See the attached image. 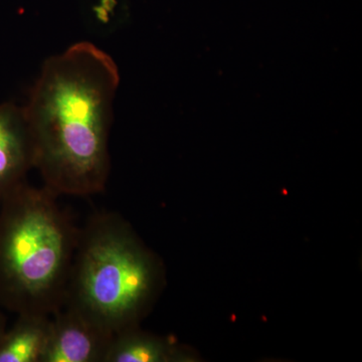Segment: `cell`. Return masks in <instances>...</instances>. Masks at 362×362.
Listing matches in <instances>:
<instances>
[{
	"instance_id": "1",
	"label": "cell",
	"mask_w": 362,
	"mask_h": 362,
	"mask_svg": "<svg viewBox=\"0 0 362 362\" xmlns=\"http://www.w3.org/2000/svg\"><path fill=\"white\" fill-rule=\"evenodd\" d=\"M119 83L115 61L92 42H76L45 59L23 110L33 168L58 197H89L106 187Z\"/></svg>"
},
{
	"instance_id": "2",
	"label": "cell",
	"mask_w": 362,
	"mask_h": 362,
	"mask_svg": "<svg viewBox=\"0 0 362 362\" xmlns=\"http://www.w3.org/2000/svg\"><path fill=\"white\" fill-rule=\"evenodd\" d=\"M57 197L23 182L0 199V305L16 314L63 304L78 230Z\"/></svg>"
},
{
	"instance_id": "3",
	"label": "cell",
	"mask_w": 362,
	"mask_h": 362,
	"mask_svg": "<svg viewBox=\"0 0 362 362\" xmlns=\"http://www.w3.org/2000/svg\"><path fill=\"white\" fill-rule=\"evenodd\" d=\"M160 264L115 213L78 230L63 304L112 335L137 327L161 283Z\"/></svg>"
},
{
	"instance_id": "4",
	"label": "cell",
	"mask_w": 362,
	"mask_h": 362,
	"mask_svg": "<svg viewBox=\"0 0 362 362\" xmlns=\"http://www.w3.org/2000/svg\"><path fill=\"white\" fill-rule=\"evenodd\" d=\"M114 335L76 309L52 314L51 334L40 362H104Z\"/></svg>"
},
{
	"instance_id": "5",
	"label": "cell",
	"mask_w": 362,
	"mask_h": 362,
	"mask_svg": "<svg viewBox=\"0 0 362 362\" xmlns=\"http://www.w3.org/2000/svg\"><path fill=\"white\" fill-rule=\"evenodd\" d=\"M33 168L32 134L23 107L0 104V199L25 182Z\"/></svg>"
},
{
	"instance_id": "6",
	"label": "cell",
	"mask_w": 362,
	"mask_h": 362,
	"mask_svg": "<svg viewBox=\"0 0 362 362\" xmlns=\"http://www.w3.org/2000/svg\"><path fill=\"white\" fill-rule=\"evenodd\" d=\"M190 358L187 350L137 326L114 335L104 362H185Z\"/></svg>"
},
{
	"instance_id": "7",
	"label": "cell",
	"mask_w": 362,
	"mask_h": 362,
	"mask_svg": "<svg viewBox=\"0 0 362 362\" xmlns=\"http://www.w3.org/2000/svg\"><path fill=\"white\" fill-rule=\"evenodd\" d=\"M52 315L18 314L0 339V362H40L51 334Z\"/></svg>"
},
{
	"instance_id": "8",
	"label": "cell",
	"mask_w": 362,
	"mask_h": 362,
	"mask_svg": "<svg viewBox=\"0 0 362 362\" xmlns=\"http://www.w3.org/2000/svg\"><path fill=\"white\" fill-rule=\"evenodd\" d=\"M6 332V328H4V319L2 316L1 312H0V339H1L2 335Z\"/></svg>"
}]
</instances>
